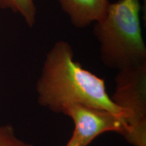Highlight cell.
<instances>
[{
  "label": "cell",
  "instance_id": "6da1fadb",
  "mask_svg": "<svg viewBox=\"0 0 146 146\" xmlns=\"http://www.w3.org/2000/svg\"><path fill=\"white\" fill-rule=\"evenodd\" d=\"M36 91L39 104L54 113L62 114L71 105L82 104L106 110L127 121V114L108 94L105 80L75 61L66 41L56 42L47 52Z\"/></svg>",
  "mask_w": 146,
  "mask_h": 146
},
{
  "label": "cell",
  "instance_id": "7a4b0ae2",
  "mask_svg": "<svg viewBox=\"0 0 146 146\" xmlns=\"http://www.w3.org/2000/svg\"><path fill=\"white\" fill-rule=\"evenodd\" d=\"M140 0L110 3L94 33L106 66L117 70L146 62V46L140 22Z\"/></svg>",
  "mask_w": 146,
  "mask_h": 146
},
{
  "label": "cell",
  "instance_id": "3957f363",
  "mask_svg": "<svg viewBox=\"0 0 146 146\" xmlns=\"http://www.w3.org/2000/svg\"><path fill=\"white\" fill-rule=\"evenodd\" d=\"M110 98L127 115L126 141L146 146V62L118 70Z\"/></svg>",
  "mask_w": 146,
  "mask_h": 146
},
{
  "label": "cell",
  "instance_id": "277c9868",
  "mask_svg": "<svg viewBox=\"0 0 146 146\" xmlns=\"http://www.w3.org/2000/svg\"><path fill=\"white\" fill-rule=\"evenodd\" d=\"M62 114L72 120L74 124L72 133L81 146H88L104 133L115 132L125 137L128 131L125 119L106 110L74 104L67 107Z\"/></svg>",
  "mask_w": 146,
  "mask_h": 146
},
{
  "label": "cell",
  "instance_id": "5b68a950",
  "mask_svg": "<svg viewBox=\"0 0 146 146\" xmlns=\"http://www.w3.org/2000/svg\"><path fill=\"white\" fill-rule=\"evenodd\" d=\"M76 28H85L101 21L106 13L109 0H57Z\"/></svg>",
  "mask_w": 146,
  "mask_h": 146
},
{
  "label": "cell",
  "instance_id": "8992f818",
  "mask_svg": "<svg viewBox=\"0 0 146 146\" xmlns=\"http://www.w3.org/2000/svg\"><path fill=\"white\" fill-rule=\"evenodd\" d=\"M0 7L19 14L29 27L36 23L37 9L35 0H0Z\"/></svg>",
  "mask_w": 146,
  "mask_h": 146
},
{
  "label": "cell",
  "instance_id": "52a82bcc",
  "mask_svg": "<svg viewBox=\"0 0 146 146\" xmlns=\"http://www.w3.org/2000/svg\"><path fill=\"white\" fill-rule=\"evenodd\" d=\"M0 146H33L19 139L10 125H0Z\"/></svg>",
  "mask_w": 146,
  "mask_h": 146
},
{
  "label": "cell",
  "instance_id": "ba28073f",
  "mask_svg": "<svg viewBox=\"0 0 146 146\" xmlns=\"http://www.w3.org/2000/svg\"><path fill=\"white\" fill-rule=\"evenodd\" d=\"M66 146H81V145L77 137H76L72 133V136L70 137V139L68 140V143H66Z\"/></svg>",
  "mask_w": 146,
  "mask_h": 146
}]
</instances>
